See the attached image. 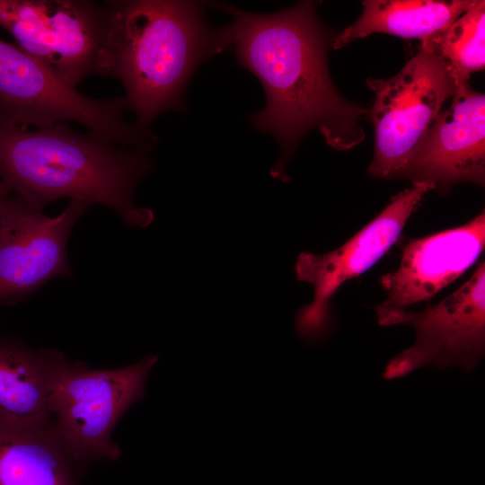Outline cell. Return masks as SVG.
I'll return each mask as SVG.
<instances>
[{
	"label": "cell",
	"instance_id": "obj_9",
	"mask_svg": "<svg viewBox=\"0 0 485 485\" xmlns=\"http://www.w3.org/2000/svg\"><path fill=\"white\" fill-rule=\"evenodd\" d=\"M435 189L430 181L413 182L340 247L323 254L302 252L298 256L296 279L313 287L312 302L300 307L295 318V332L301 339L317 341L328 335L332 325L331 303L337 290L372 268L390 250L424 196Z\"/></svg>",
	"mask_w": 485,
	"mask_h": 485
},
{
	"label": "cell",
	"instance_id": "obj_17",
	"mask_svg": "<svg viewBox=\"0 0 485 485\" xmlns=\"http://www.w3.org/2000/svg\"><path fill=\"white\" fill-rule=\"evenodd\" d=\"M12 193L10 188L0 180V207L5 198Z\"/></svg>",
	"mask_w": 485,
	"mask_h": 485
},
{
	"label": "cell",
	"instance_id": "obj_10",
	"mask_svg": "<svg viewBox=\"0 0 485 485\" xmlns=\"http://www.w3.org/2000/svg\"><path fill=\"white\" fill-rule=\"evenodd\" d=\"M90 203L71 199L55 217L11 193L0 207V304L34 292L53 278L71 275L67 242Z\"/></svg>",
	"mask_w": 485,
	"mask_h": 485
},
{
	"label": "cell",
	"instance_id": "obj_4",
	"mask_svg": "<svg viewBox=\"0 0 485 485\" xmlns=\"http://www.w3.org/2000/svg\"><path fill=\"white\" fill-rule=\"evenodd\" d=\"M127 111L125 96H86L37 57L0 40V119L27 128L74 121L121 146L152 150L157 137L128 122Z\"/></svg>",
	"mask_w": 485,
	"mask_h": 485
},
{
	"label": "cell",
	"instance_id": "obj_8",
	"mask_svg": "<svg viewBox=\"0 0 485 485\" xmlns=\"http://www.w3.org/2000/svg\"><path fill=\"white\" fill-rule=\"evenodd\" d=\"M383 326L407 325L416 332L412 346L387 364L383 377L399 378L424 366L473 370L485 350V264L441 302L422 311L375 307Z\"/></svg>",
	"mask_w": 485,
	"mask_h": 485
},
{
	"label": "cell",
	"instance_id": "obj_16",
	"mask_svg": "<svg viewBox=\"0 0 485 485\" xmlns=\"http://www.w3.org/2000/svg\"><path fill=\"white\" fill-rule=\"evenodd\" d=\"M420 48L437 54L458 84L485 66V2L472 4L453 22L421 41Z\"/></svg>",
	"mask_w": 485,
	"mask_h": 485
},
{
	"label": "cell",
	"instance_id": "obj_5",
	"mask_svg": "<svg viewBox=\"0 0 485 485\" xmlns=\"http://www.w3.org/2000/svg\"><path fill=\"white\" fill-rule=\"evenodd\" d=\"M158 361L151 354L112 369H93L66 358L49 398V413L74 460L83 463L116 461L121 449L112 432L124 413L145 395V384Z\"/></svg>",
	"mask_w": 485,
	"mask_h": 485
},
{
	"label": "cell",
	"instance_id": "obj_2",
	"mask_svg": "<svg viewBox=\"0 0 485 485\" xmlns=\"http://www.w3.org/2000/svg\"><path fill=\"white\" fill-rule=\"evenodd\" d=\"M150 151L65 121L31 130L0 119V180L40 212L69 198L104 206L128 226H148L154 212L136 207L133 193L154 168Z\"/></svg>",
	"mask_w": 485,
	"mask_h": 485
},
{
	"label": "cell",
	"instance_id": "obj_1",
	"mask_svg": "<svg viewBox=\"0 0 485 485\" xmlns=\"http://www.w3.org/2000/svg\"><path fill=\"white\" fill-rule=\"evenodd\" d=\"M211 6L231 15L230 49L263 87L265 105L250 121L279 145L273 178L289 180L286 165L312 128L336 150L364 140L360 121L369 119V109L350 102L335 87L327 62L334 38L320 22L315 2L264 14L223 4Z\"/></svg>",
	"mask_w": 485,
	"mask_h": 485
},
{
	"label": "cell",
	"instance_id": "obj_3",
	"mask_svg": "<svg viewBox=\"0 0 485 485\" xmlns=\"http://www.w3.org/2000/svg\"><path fill=\"white\" fill-rule=\"evenodd\" d=\"M108 10L107 76L125 88L135 122L185 110V90L198 66L230 49L229 26L208 23L201 2L116 0Z\"/></svg>",
	"mask_w": 485,
	"mask_h": 485
},
{
	"label": "cell",
	"instance_id": "obj_13",
	"mask_svg": "<svg viewBox=\"0 0 485 485\" xmlns=\"http://www.w3.org/2000/svg\"><path fill=\"white\" fill-rule=\"evenodd\" d=\"M66 358L58 350L34 348L0 334V421H50V394Z\"/></svg>",
	"mask_w": 485,
	"mask_h": 485
},
{
	"label": "cell",
	"instance_id": "obj_15",
	"mask_svg": "<svg viewBox=\"0 0 485 485\" xmlns=\"http://www.w3.org/2000/svg\"><path fill=\"white\" fill-rule=\"evenodd\" d=\"M472 3L473 0H365L359 18L334 37L332 48H343L373 33L422 41L453 22Z\"/></svg>",
	"mask_w": 485,
	"mask_h": 485
},
{
	"label": "cell",
	"instance_id": "obj_6",
	"mask_svg": "<svg viewBox=\"0 0 485 485\" xmlns=\"http://www.w3.org/2000/svg\"><path fill=\"white\" fill-rule=\"evenodd\" d=\"M375 94L369 119L375 129L373 178L404 177L416 153L457 84L448 65L435 52L419 48L389 79L368 78Z\"/></svg>",
	"mask_w": 485,
	"mask_h": 485
},
{
	"label": "cell",
	"instance_id": "obj_7",
	"mask_svg": "<svg viewBox=\"0 0 485 485\" xmlns=\"http://www.w3.org/2000/svg\"><path fill=\"white\" fill-rule=\"evenodd\" d=\"M108 20L105 4L89 0H0V26L75 87L107 76Z\"/></svg>",
	"mask_w": 485,
	"mask_h": 485
},
{
	"label": "cell",
	"instance_id": "obj_12",
	"mask_svg": "<svg viewBox=\"0 0 485 485\" xmlns=\"http://www.w3.org/2000/svg\"><path fill=\"white\" fill-rule=\"evenodd\" d=\"M399 268L380 277L390 309L429 301L474 264L485 246V213L463 225L421 238H407Z\"/></svg>",
	"mask_w": 485,
	"mask_h": 485
},
{
	"label": "cell",
	"instance_id": "obj_11",
	"mask_svg": "<svg viewBox=\"0 0 485 485\" xmlns=\"http://www.w3.org/2000/svg\"><path fill=\"white\" fill-rule=\"evenodd\" d=\"M440 112L404 177L448 191L463 181H485V96L461 84Z\"/></svg>",
	"mask_w": 485,
	"mask_h": 485
},
{
	"label": "cell",
	"instance_id": "obj_14",
	"mask_svg": "<svg viewBox=\"0 0 485 485\" xmlns=\"http://www.w3.org/2000/svg\"><path fill=\"white\" fill-rule=\"evenodd\" d=\"M78 466L52 419L0 421V485H79Z\"/></svg>",
	"mask_w": 485,
	"mask_h": 485
}]
</instances>
